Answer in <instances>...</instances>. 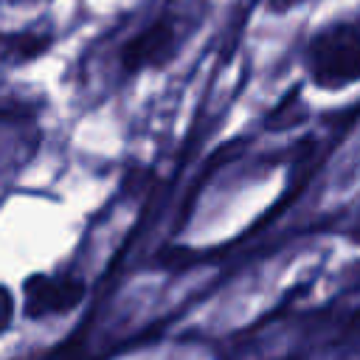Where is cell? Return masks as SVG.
<instances>
[{"mask_svg": "<svg viewBox=\"0 0 360 360\" xmlns=\"http://www.w3.org/2000/svg\"><path fill=\"white\" fill-rule=\"evenodd\" d=\"M309 79L323 90H343L360 82V28L352 22H332L321 28L307 45Z\"/></svg>", "mask_w": 360, "mask_h": 360, "instance_id": "cell-1", "label": "cell"}, {"mask_svg": "<svg viewBox=\"0 0 360 360\" xmlns=\"http://www.w3.org/2000/svg\"><path fill=\"white\" fill-rule=\"evenodd\" d=\"M84 298V281L76 276H45L34 273L22 284V309L28 318H51L70 312Z\"/></svg>", "mask_w": 360, "mask_h": 360, "instance_id": "cell-2", "label": "cell"}, {"mask_svg": "<svg viewBox=\"0 0 360 360\" xmlns=\"http://www.w3.org/2000/svg\"><path fill=\"white\" fill-rule=\"evenodd\" d=\"M177 48V25L172 17H158L135 37H129L121 48V68L127 73H141L146 68H158L172 59Z\"/></svg>", "mask_w": 360, "mask_h": 360, "instance_id": "cell-3", "label": "cell"}, {"mask_svg": "<svg viewBox=\"0 0 360 360\" xmlns=\"http://www.w3.org/2000/svg\"><path fill=\"white\" fill-rule=\"evenodd\" d=\"M11 318H14V295L8 292V287L0 284V332L11 326Z\"/></svg>", "mask_w": 360, "mask_h": 360, "instance_id": "cell-4", "label": "cell"}]
</instances>
